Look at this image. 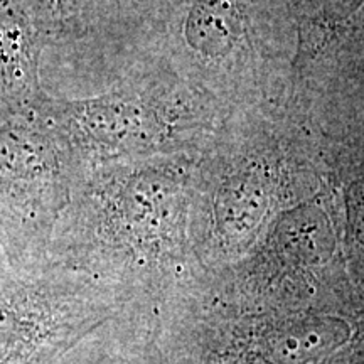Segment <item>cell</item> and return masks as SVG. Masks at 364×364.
Masks as SVG:
<instances>
[{
    "instance_id": "obj_3",
    "label": "cell",
    "mask_w": 364,
    "mask_h": 364,
    "mask_svg": "<svg viewBox=\"0 0 364 364\" xmlns=\"http://www.w3.org/2000/svg\"><path fill=\"white\" fill-rule=\"evenodd\" d=\"M44 41L26 0H0V122L38 110Z\"/></svg>"
},
{
    "instance_id": "obj_6",
    "label": "cell",
    "mask_w": 364,
    "mask_h": 364,
    "mask_svg": "<svg viewBox=\"0 0 364 364\" xmlns=\"http://www.w3.org/2000/svg\"><path fill=\"white\" fill-rule=\"evenodd\" d=\"M363 0H322V4L329 9V12L338 17H344L353 11H356Z\"/></svg>"
},
{
    "instance_id": "obj_2",
    "label": "cell",
    "mask_w": 364,
    "mask_h": 364,
    "mask_svg": "<svg viewBox=\"0 0 364 364\" xmlns=\"http://www.w3.org/2000/svg\"><path fill=\"white\" fill-rule=\"evenodd\" d=\"M97 321V306L56 263L9 273L0 284V364H56Z\"/></svg>"
},
{
    "instance_id": "obj_4",
    "label": "cell",
    "mask_w": 364,
    "mask_h": 364,
    "mask_svg": "<svg viewBox=\"0 0 364 364\" xmlns=\"http://www.w3.org/2000/svg\"><path fill=\"white\" fill-rule=\"evenodd\" d=\"M238 31L240 16L230 0H203L189 17L191 44L208 54H220L231 48Z\"/></svg>"
},
{
    "instance_id": "obj_5",
    "label": "cell",
    "mask_w": 364,
    "mask_h": 364,
    "mask_svg": "<svg viewBox=\"0 0 364 364\" xmlns=\"http://www.w3.org/2000/svg\"><path fill=\"white\" fill-rule=\"evenodd\" d=\"M44 46L70 39L83 26L86 0H26Z\"/></svg>"
},
{
    "instance_id": "obj_1",
    "label": "cell",
    "mask_w": 364,
    "mask_h": 364,
    "mask_svg": "<svg viewBox=\"0 0 364 364\" xmlns=\"http://www.w3.org/2000/svg\"><path fill=\"white\" fill-rule=\"evenodd\" d=\"M68 147L41 113L0 122V253L11 273L48 262L68 201Z\"/></svg>"
}]
</instances>
